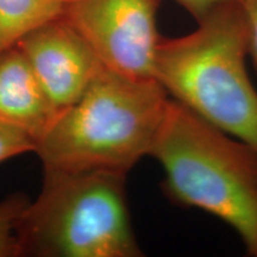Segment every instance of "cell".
<instances>
[{
    "mask_svg": "<svg viewBox=\"0 0 257 257\" xmlns=\"http://www.w3.org/2000/svg\"><path fill=\"white\" fill-rule=\"evenodd\" d=\"M197 22L191 34L161 38L154 78L170 99L257 149V92L246 70L242 5L221 3Z\"/></svg>",
    "mask_w": 257,
    "mask_h": 257,
    "instance_id": "1",
    "label": "cell"
},
{
    "mask_svg": "<svg viewBox=\"0 0 257 257\" xmlns=\"http://www.w3.org/2000/svg\"><path fill=\"white\" fill-rule=\"evenodd\" d=\"M149 156L165 172L173 204L219 218L249 255L257 244V149L169 98Z\"/></svg>",
    "mask_w": 257,
    "mask_h": 257,
    "instance_id": "2",
    "label": "cell"
},
{
    "mask_svg": "<svg viewBox=\"0 0 257 257\" xmlns=\"http://www.w3.org/2000/svg\"><path fill=\"white\" fill-rule=\"evenodd\" d=\"M168 101L157 80L104 68L78 101L57 114L34 152L44 169L127 174L149 156Z\"/></svg>",
    "mask_w": 257,
    "mask_h": 257,
    "instance_id": "3",
    "label": "cell"
},
{
    "mask_svg": "<svg viewBox=\"0 0 257 257\" xmlns=\"http://www.w3.org/2000/svg\"><path fill=\"white\" fill-rule=\"evenodd\" d=\"M126 175L44 169L42 191L18 223L22 256L138 257Z\"/></svg>",
    "mask_w": 257,
    "mask_h": 257,
    "instance_id": "4",
    "label": "cell"
},
{
    "mask_svg": "<svg viewBox=\"0 0 257 257\" xmlns=\"http://www.w3.org/2000/svg\"><path fill=\"white\" fill-rule=\"evenodd\" d=\"M161 0H66L62 18L105 69L135 80L154 78L161 37Z\"/></svg>",
    "mask_w": 257,
    "mask_h": 257,
    "instance_id": "5",
    "label": "cell"
},
{
    "mask_svg": "<svg viewBox=\"0 0 257 257\" xmlns=\"http://www.w3.org/2000/svg\"><path fill=\"white\" fill-rule=\"evenodd\" d=\"M30 63L57 114L81 98L104 66L63 18L32 31L16 44Z\"/></svg>",
    "mask_w": 257,
    "mask_h": 257,
    "instance_id": "6",
    "label": "cell"
},
{
    "mask_svg": "<svg viewBox=\"0 0 257 257\" xmlns=\"http://www.w3.org/2000/svg\"><path fill=\"white\" fill-rule=\"evenodd\" d=\"M56 117L55 106L23 53L16 46L0 53V123L37 143Z\"/></svg>",
    "mask_w": 257,
    "mask_h": 257,
    "instance_id": "7",
    "label": "cell"
},
{
    "mask_svg": "<svg viewBox=\"0 0 257 257\" xmlns=\"http://www.w3.org/2000/svg\"><path fill=\"white\" fill-rule=\"evenodd\" d=\"M66 0H0V53L22 38L62 18Z\"/></svg>",
    "mask_w": 257,
    "mask_h": 257,
    "instance_id": "8",
    "label": "cell"
},
{
    "mask_svg": "<svg viewBox=\"0 0 257 257\" xmlns=\"http://www.w3.org/2000/svg\"><path fill=\"white\" fill-rule=\"evenodd\" d=\"M29 202L24 194H12L0 202V257H21L17 229Z\"/></svg>",
    "mask_w": 257,
    "mask_h": 257,
    "instance_id": "9",
    "label": "cell"
},
{
    "mask_svg": "<svg viewBox=\"0 0 257 257\" xmlns=\"http://www.w3.org/2000/svg\"><path fill=\"white\" fill-rule=\"evenodd\" d=\"M36 143L17 128L0 123V163L27 152H34Z\"/></svg>",
    "mask_w": 257,
    "mask_h": 257,
    "instance_id": "10",
    "label": "cell"
},
{
    "mask_svg": "<svg viewBox=\"0 0 257 257\" xmlns=\"http://www.w3.org/2000/svg\"><path fill=\"white\" fill-rule=\"evenodd\" d=\"M249 29V55L257 70V0H239Z\"/></svg>",
    "mask_w": 257,
    "mask_h": 257,
    "instance_id": "11",
    "label": "cell"
},
{
    "mask_svg": "<svg viewBox=\"0 0 257 257\" xmlns=\"http://www.w3.org/2000/svg\"><path fill=\"white\" fill-rule=\"evenodd\" d=\"M175 2L182 6L189 15H192L195 21H198L217 5L229 0H175Z\"/></svg>",
    "mask_w": 257,
    "mask_h": 257,
    "instance_id": "12",
    "label": "cell"
},
{
    "mask_svg": "<svg viewBox=\"0 0 257 257\" xmlns=\"http://www.w3.org/2000/svg\"><path fill=\"white\" fill-rule=\"evenodd\" d=\"M252 256H256L257 257V244H256V249H255V252H253Z\"/></svg>",
    "mask_w": 257,
    "mask_h": 257,
    "instance_id": "13",
    "label": "cell"
}]
</instances>
